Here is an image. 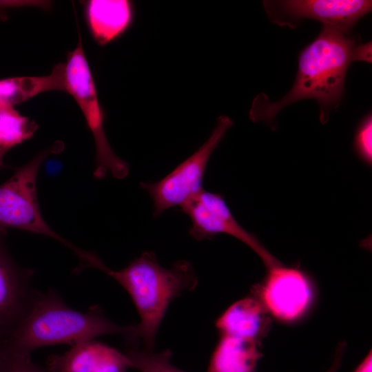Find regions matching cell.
I'll return each instance as SVG.
<instances>
[{"label": "cell", "mask_w": 372, "mask_h": 372, "mask_svg": "<svg viewBox=\"0 0 372 372\" xmlns=\"http://www.w3.org/2000/svg\"><path fill=\"white\" fill-rule=\"evenodd\" d=\"M355 45V39L348 34L322 24L318 37L299 55L291 89L276 101H270L264 93L256 96L249 110L250 119L275 128V118L282 109L297 101L312 99L319 105L320 122L326 123L331 110L338 106L342 98Z\"/></svg>", "instance_id": "cell-1"}, {"label": "cell", "mask_w": 372, "mask_h": 372, "mask_svg": "<svg viewBox=\"0 0 372 372\" xmlns=\"http://www.w3.org/2000/svg\"><path fill=\"white\" fill-rule=\"evenodd\" d=\"M134 333V325L114 322L98 306L85 312L70 307L50 289L37 292L29 311L3 344L8 351L30 355L41 347L59 344L72 347L104 335L121 334L133 342Z\"/></svg>", "instance_id": "cell-2"}, {"label": "cell", "mask_w": 372, "mask_h": 372, "mask_svg": "<svg viewBox=\"0 0 372 372\" xmlns=\"http://www.w3.org/2000/svg\"><path fill=\"white\" fill-rule=\"evenodd\" d=\"M102 271L121 285L132 299L141 318L134 325L135 338L142 340L148 350L154 347L170 302L182 292L194 289L198 281L190 262L179 260L165 268L149 251L121 270L114 271L105 265Z\"/></svg>", "instance_id": "cell-3"}, {"label": "cell", "mask_w": 372, "mask_h": 372, "mask_svg": "<svg viewBox=\"0 0 372 372\" xmlns=\"http://www.w3.org/2000/svg\"><path fill=\"white\" fill-rule=\"evenodd\" d=\"M63 143H55L30 162L19 167L0 186V230L14 228L49 236L70 249L80 261L79 268L87 267L94 254L81 249L56 233L44 220L38 203L37 178L41 165L50 155L59 153Z\"/></svg>", "instance_id": "cell-4"}, {"label": "cell", "mask_w": 372, "mask_h": 372, "mask_svg": "<svg viewBox=\"0 0 372 372\" xmlns=\"http://www.w3.org/2000/svg\"><path fill=\"white\" fill-rule=\"evenodd\" d=\"M64 79L65 92L76 101L94 138L96 148L94 176L102 179L110 174L117 179L125 178L129 174V165L114 153L106 137L104 113L81 37L64 63Z\"/></svg>", "instance_id": "cell-5"}, {"label": "cell", "mask_w": 372, "mask_h": 372, "mask_svg": "<svg viewBox=\"0 0 372 372\" xmlns=\"http://www.w3.org/2000/svg\"><path fill=\"white\" fill-rule=\"evenodd\" d=\"M232 125L229 117L220 116L209 138L191 156L161 180L141 183L152 200L154 218L167 209L182 207L204 190L203 178L210 157Z\"/></svg>", "instance_id": "cell-6"}, {"label": "cell", "mask_w": 372, "mask_h": 372, "mask_svg": "<svg viewBox=\"0 0 372 372\" xmlns=\"http://www.w3.org/2000/svg\"><path fill=\"white\" fill-rule=\"evenodd\" d=\"M180 211L191 220L189 233L194 239H213L218 234H226L251 248L267 269L282 264L255 235L246 231L237 222L220 194L204 189L180 207Z\"/></svg>", "instance_id": "cell-7"}, {"label": "cell", "mask_w": 372, "mask_h": 372, "mask_svg": "<svg viewBox=\"0 0 372 372\" xmlns=\"http://www.w3.org/2000/svg\"><path fill=\"white\" fill-rule=\"evenodd\" d=\"M264 10L273 23L296 28L305 19L321 21L348 34L371 11L369 0H266Z\"/></svg>", "instance_id": "cell-8"}, {"label": "cell", "mask_w": 372, "mask_h": 372, "mask_svg": "<svg viewBox=\"0 0 372 372\" xmlns=\"http://www.w3.org/2000/svg\"><path fill=\"white\" fill-rule=\"evenodd\" d=\"M0 230V341L4 342L29 311L38 291L31 285L34 271L18 265Z\"/></svg>", "instance_id": "cell-9"}, {"label": "cell", "mask_w": 372, "mask_h": 372, "mask_svg": "<svg viewBox=\"0 0 372 372\" xmlns=\"http://www.w3.org/2000/svg\"><path fill=\"white\" fill-rule=\"evenodd\" d=\"M264 308L277 319L295 320L307 310L312 299L309 280L301 270L282 264L268 269L258 291Z\"/></svg>", "instance_id": "cell-10"}, {"label": "cell", "mask_w": 372, "mask_h": 372, "mask_svg": "<svg viewBox=\"0 0 372 372\" xmlns=\"http://www.w3.org/2000/svg\"><path fill=\"white\" fill-rule=\"evenodd\" d=\"M132 364L125 354L94 340L78 343L47 360L48 372H126Z\"/></svg>", "instance_id": "cell-11"}, {"label": "cell", "mask_w": 372, "mask_h": 372, "mask_svg": "<svg viewBox=\"0 0 372 372\" xmlns=\"http://www.w3.org/2000/svg\"><path fill=\"white\" fill-rule=\"evenodd\" d=\"M134 16L133 3L127 0H91L86 5V18L95 41L106 45L130 27Z\"/></svg>", "instance_id": "cell-12"}, {"label": "cell", "mask_w": 372, "mask_h": 372, "mask_svg": "<svg viewBox=\"0 0 372 372\" xmlns=\"http://www.w3.org/2000/svg\"><path fill=\"white\" fill-rule=\"evenodd\" d=\"M265 310L260 301L246 298L229 307L216 324L223 335L256 340L266 324Z\"/></svg>", "instance_id": "cell-13"}, {"label": "cell", "mask_w": 372, "mask_h": 372, "mask_svg": "<svg viewBox=\"0 0 372 372\" xmlns=\"http://www.w3.org/2000/svg\"><path fill=\"white\" fill-rule=\"evenodd\" d=\"M260 357L256 340L223 335L207 372H253Z\"/></svg>", "instance_id": "cell-14"}, {"label": "cell", "mask_w": 372, "mask_h": 372, "mask_svg": "<svg viewBox=\"0 0 372 372\" xmlns=\"http://www.w3.org/2000/svg\"><path fill=\"white\" fill-rule=\"evenodd\" d=\"M54 90L65 92L64 63L56 65L45 76L0 79V106H14L41 93Z\"/></svg>", "instance_id": "cell-15"}, {"label": "cell", "mask_w": 372, "mask_h": 372, "mask_svg": "<svg viewBox=\"0 0 372 372\" xmlns=\"http://www.w3.org/2000/svg\"><path fill=\"white\" fill-rule=\"evenodd\" d=\"M38 128L36 122L21 115L13 106H0V148H10L30 138Z\"/></svg>", "instance_id": "cell-16"}, {"label": "cell", "mask_w": 372, "mask_h": 372, "mask_svg": "<svg viewBox=\"0 0 372 372\" xmlns=\"http://www.w3.org/2000/svg\"><path fill=\"white\" fill-rule=\"evenodd\" d=\"M132 368L140 372H186L171 362L172 352L164 350L159 353L131 348L125 352Z\"/></svg>", "instance_id": "cell-17"}, {"label": "cell", "mask_w": 372, "mask_h": 372, "mask_svg": "<svg viewBox=\"0 0 372 372\" xmlns=\"http://www.w3.org/2000/svg\"><path fill=\"white\" fill-rule=\"evenodd\" d=\"M372 116L367 114L359 123L353 140L357 156L368 167L372 165Z\"/></svg>", "instance_id": "cell-18"}, {"label": "cell", "mask_w": 372, "mask_h": 372, "mask_svg": "<svg viewBox=\"0 0 372 372\" xmlns=\"http://www.w3.org/2000/svg\"><path fill=\"white\" fill-rule=\"evenodd\" d=\"M0 372H48L31 361L30 355L12 353L3 347Z\"/></svg>", "instance_id": "cell-19"}, {"label": "cell", "mask_w": 372, "mask_h": 372, "mask_svg": "<svg viewBox=\"0 0 372 372\" xmlns=\"http://www.w3.org/2000/svg\"><path fill=\"white\" fill-rule=\"evenodd\" d=\"M372 45L371 42L355 45L352 52V61H363L367 63H371L372 58Z\"/></svg>", "instance_id": "cell-20"}, {"label": "cell", "mask_w": 372, "mask_h": 372, "mask_svg": "<svg viewBox=\"0 0 372 372\" xmlns=\"http://www.w3.org/2000/svg\"><path fill=\"white\" fill-rule=\"evenodd\" d=\"M354 372H372V353L371 351L367 354L362 362L359 364Z\"/></svg>", "instance_id": "cell-21"}, {"label": "cell", "mask_w": 372, "mask_h": 372, "mask_svg": "<svg viewBox=\"0 0 372 372\" xmlns=\"http://www.w3.org/2000/svg\"><path fill=\"white\" fill-rule=\"evenodd\" d=\"M342 349L343 347L342 346L340 347V350L338 351L331 366L326 372H337L342 358V354L343 352Z\"/></svg>", "instance_id": "cell-22"}, {"label": "cell", "mask_w": 372, "mask_h": 372, "mask_svg": "<svg viewBox=\"0 0 372 372\" xmlns=\"http://www.w3.org/2000/svg\"><path fill=\"white\" fill-rule=\"evenodd\" d=\"M8 150L0 148V168L3 165V159Z\"/></svg>", "instance_id": "cell-23"}, {"label": "cell", "mask_w": 372, "mask_h": 372, "mask_svg": "<svg viewBox=\"0 0 372 372\" xmlns=\"http://www.w3.org/2000/svg\"><path fill=\"white\" fill-rule=\"evenodd\" d=\"M3 352V342L1 341H0V363H1V358H2Z\"/></svg>", "instance_id": "cell-24"}]
</instances>
